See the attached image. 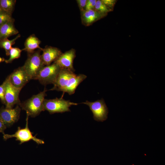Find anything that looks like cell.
I'll use <instances>...</instances> for the list:
<instances>
[{
  "label": "cell",
  "instance_id": "obj_1",
  "mask_svg": "<svg viewBox=\"0 0 165 165\" xmlns=\"http://www.w3.org/2000/svg\"><path fill=\"white\" fill-rule=\"evenodd\" d=\"M87 77L82 74L76 75L73 72L61 69L50 90L66 92L71 95L74 93L79 85Z\"/></svg>",
  "mask_w": 165,
  "mask_h": 165
},
{
  "label": "cell",
  "instance_id": "obj_2",
  "mask_svg": "<svg viewBox=\"0 0 165 165\" xmlns=\"http://www.w3.org/2000/svg\"><path fill=\"white\" fill-rule=\"evenodd\" d=\"M47 91L45 88L43 91L21 103L19 105L21 108L25 111L29 116L35 117L38 115L42 111H44L43 101L46 96V92Z\"/></svg>",
  "mask_w": 165,
  "mask_h": 165
},
{
  "label": "cell",
  "instance_id": "obj_3",
  "mask_svg": "<svg viewBox=\"0 0 165 165\" xmlns=\"http://www.w3.org/2000/svg\"><path fill=\"white\" fill-rule=\"evenodd\" d=\"M38 49L28 54V57L24 65L22 66L31 80H35L41 70L44 66L40 52Z\"/></svg>",
  "mask_w": 165,
  "mask_h": 165
},
{
  "label": "cell",
  "instance_id": "obj_4",
  "mask_svg": "<svg viewBox=\"0 0 165 165\" xmlns=\"http://www.w3.org/2000/svg\"><path fill=\"white\" fill-rule=\"evenodd\" d=\"M78 104L66 100L61 97L53 99H44L43 101V110L48 111L50 114L62 113L71 111L69 108L72 105H76Z\"/></svg>",
  "mask_w": 165,
  "mask_h": 165
},
{
  "label": "cell",
  "instance_id": "obj_5",
  "mask_svg": "<svg viewBox=\"0 0 165 165\" xmlns=\"http://www.w3.org/2000/svg\"><path fill=\"white\" fill-rule=\"evenodd\" d=\"M29 117L28 115L27 114L26 124L24 128H21L19 127H18L17 131L13 134H4L3 139L6 140L9 138H16V140L20 142V144H21L31 140L34 141L38 145L44 144V141L42 140L37 138L36 135L34 136L33 133L30 130L28 125Z\"/></svg>",
  "mask_w": 165,
  "mask_h": 165
},
{
  "label": "cell",
  "instance_id": "obj_6",
  "mask_svg": "<svg viewBox=\"0 0 165 165\" xmlns=\"http://www.w3.org/2000/svg\"><path fill=\"white\" fill-rule=\"evenodd\" d=\"M60 67L53 62L44 66L40 71L35 80H38L44 85L53 84L61 70Z\"/></svg>",
  "mask_w": 165,
  "mask_h": 165
},
{
  "label": "cell",
  "instance_id": "obj_7",
  "mask_svg": "<svg viewBox=\"0 0 165 165\" xmlns=\"http://www.w3.org/2000/svg\"><path fill=\"white\" fill-rule=\"evenodd\" d=\"M5 80V108H12L15 105H19L21 103L19 98V95L22 89L16 88L13 86L10 81L9 76Z\"/></svg>",
  "mask_w": 165,
  "mask_h": 165
},
{
  "label": "cell",
  "instance_id": "obj_8",
  "mask_svg": "<svg viewBox=\"0 0 165 165\" xmlns=\"http://www.w3.org/2000/svg\"><path fill=\"white\" fill-rule=\"evenodd\" d=\"M87 105L93 115V118L95 121L103 122L108 118V109L103 99L98 100L94 102L88 101L81 103Z\"/></svg>",
  "mask_w": 165,
  "mask_h": 165
},
{
  "label": "cell",
  "instance_id": "obj_9",
  "mask_svg": "<svg viewBox=\"0 0 165 165\" xmlns=\"http://www.w3.org/2000/svg\"><path fill=\"white\" fill-rule=\"evenodd\" d=\"M21 110L19 105L10 109L2 107L0 109V118L7 127H10L19 120Z\"/></svg>",
  "mask_w": 165,
  "mask_h": 165
},
{
  "label": "cell",
  "instance_id": "obj_10",
  "mask_svg": "<svg viewBox=\"0 0 165 165\" xmlns=\"http://www.w3.org/2000/svg\"><path fill=\"white\" fill-rule=\"evenodd\" d=\"M76 57L75 50L74 49L62 53L54 62L56 63L61 69L74 72L73 63Z\"/></svg>",
  "mask_w": 165,
  "mask_h": 165
},
{
  "label": "cell",
  "instance_id": "obj_11",
  "mask_svg": "<svg viewBox=\"0 0 165 165\" xmlns=\"http://www.w3.org/2000/svg\"><path fill=\"white\" fill-rule=\"evenodd\" d=\"M8 76L13 86L21 89L31 80L23 66L15 69Z\"/></svg>",
  "mask_w": 165,
  "mask_h": 165
},
{
  "label": "cell",
  "instance_id": "obj_12",
  "mask_svg": "<svg viewBox=\"0 0 165 165\" xmlns=\"http://www.w3.org/2000/svg\"><path fill=\"white\" fill-rule=\"evenodd\" d=\"M41 57L45 66L51 64L55 62L62 53L58 48L51 46H46L43 48Z\"/></svg>",
  "mask_w": 165,
  "mask_h": 165
},
{
  "label": "cell",
  "instance_id": "obj_13",
  "mask_svg": "<svg viewBox=\"0 0 165 165\" xmlns=\"http://www.w3.org/2000/svg\"><path fill=\"white\" fill-rule=\"evenodd\" d=\"M80 12L82 24L86 26L91 25L106 15L95 9L85 10Z\"/></svg>",
  "mask_w": 165,
  "mask_h": 165
},
{
  "label": "cell",
  "instance_id": "obj_14",
  "mask_svg": "<svg viewBox=\"0 0 165 165\" xmlns=\"http://www.w3.org/2000/svg\"><path fill=\"white\" fill-rule=\"evenodd\" d=\"M41 42L40 40L33 34L26 39L24 42V48L22 50L27 52L28 54L33 52L37 49L42 51L43 48L39 46Z\"/></svg>",
  "mask_w": 165,
  "mask_h": 165
},
{
  "label": "cell",
  "instance_id": "obj_15",
  "mask_svg": "<svg viewBox=\"0 0 165 165\" xmlns=\"http://www.w3.org/2000/svg\"><path fill=\"white\" fill-rule=\"evenodd\" d=\"M14 21L8 22L0 25V40L18 33V31L15 27Z\"/></svg>",
  "mask_w": 165,
  "mask_h": 165
},
{
  "label": "cell",
  "instance_id": "obj_16",
  "mask_svg": "<svg viewBox=\"0 0 165 165\" xmlns=\"http://www.w3.org/2000/svg\"><path fill=\"white\" fill-rule=\"evenodd\" d=\"M20 37V35L18 34L14 38L9 40L8 38H5L0 40V47L4 49L7 56L9 55L10 50L12 47L13 45L15 43L16 40Z\"/></svg>",
  "mask_w": 165,
  "mask_h": 165
},
{
  "label": "cell",
  "instance_id": "obj_17",
  "mask_svg": "<svg viewBox=\"0 0 165 165\" xmlns=\"http://www.w3.org/2000/svg\"><path fill=\"white\" fill-rule=\"evenodd\" d=\"M16 2V0H0V9L12 15Z\"/></svg>",
  "mask_w": 165,
  "mask_h": 165
},
{
  "label": "cell",
  "instance_id": "obj_18",
  "mask_svg": "<svg viewBox=\"0 0 165 165\" xmlns=\"http://www.w3.org/2000/svg\"><path fill=\"white\" fill-rule=\"evenodd\" d=\"M22 49L21 50L17 47H12L9 52V58L8 60H5V61L6 63H10L15 59L19 58L21 55Z\"/></svg>",
  "mask_w": 165,
  "mask_h": 165
},
{
  "label": "cell",
  "instance_id": "obj_19",
  "mask_svg": "<svg viewBox=\"0 0 165 165\" xmlns=\"http://www.w3.org/2000/svg\"><path fill=\"white\" fill-rule=\"evenodd\" d=\"M94 9L105 14L112 11L107 7L102 0H97Z\"/></svg>",
  "mask_w": 165,
  "mask_h": 165
},
{
  "label": "cell",
  "instance_id": "obj_20",
  "mask_svg": "<svg viewBox=\"0 0 165 165\" xmlns=\"http://www.w3.org/2000/svg\"><path fill=\"white\" fill-rule=\"evenodd\" d=\"M14 21L12 15L6 13L0 9V25L8 22Z\"/></svg>",
  "mask_w": 165,
  "mask_h": 165
},
{
  "label": "cell",
  "instance_id": "obj_21",
  "mask_svg": "<svg viewBox=\"0 0 165 165\" xmlns=\"http://www.w3.org/2000/svg\"><path fill=\"white\" fill-rule=\"evenodd\" d=\"M5 80L3 83L0 85V99L2 103L4 105L5 103Z\"/></svg>",
  "mask_w": 165,
  "mask_h": 165
},
{
  "label": "cell",
  "instance_id": "obj_22",
  "mask_svg": "<svg viewBox=\"0 0 165 165\" xmlns=\"http://www.w3.org/2000/svg\"><path fill=\"white\" fill-rule=\"evenodd\" d=\"M97 0H87L85 10L94 9Z\"/></svg>",
  "mask_w": 165,
  "mask_h": 165
},
{
  "label": "cell",
  "instance_id": "obj_23",
  "mask_svg": "<svg viewBox=\"0 0 165 165\" xmlns=\"http://www.w3.org/2000/svg\"><path fill=\"white\" fill-rule=\"evenodd\" d=\"M112 11V9L116 3V0H101Z\"/></svg>",
  "mask_w": 165,
  "mask_h": 165
},
{
  "label": "cell",
  "instance_id": "obj_24",
  "mask_svg": "<svg viewBox=\"0 0 165 165\" xmlns=\"http://www.w3.org/2000/svg\"><path fill=\"white\" fill-rule=\"evenodd\" d=\"M87 0H77L78 5L81 12L85 10L86 6Z\"/></svg>",
  "mask_w": 165,
  "mask_h": 165
},
{
  "label": "cell",
  "instance_id": "obj_25",
  "mask_svg": "<svg viewBox=\"0 0 165 165\" xmlns=\"http://www.w3.org/2000/svg\"><path fill=\"white\" fill-rule=\"evenodd\" d=\"M6 128L7 127L0 118V133H2L3 134H4V131Z\"/></svg>",
  "mask_w": 165,
  "mask_h": 165
},
{
  "label": "cell",
  "instance_id": "obj_26",
  "mask_svg": "<svg viewBox=\"0 0 165 165\" xmlns=\"http://www.w3.org/2000/svg\"><path fill=\"white\" fill-rule=\"evenodd\" d=\"M5 59L3 57H0V63L5 61Z\"/></svg>",
  "mask_w": 165,
  "mask_h": 165
}]
</instances>
